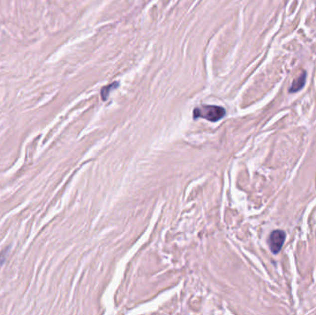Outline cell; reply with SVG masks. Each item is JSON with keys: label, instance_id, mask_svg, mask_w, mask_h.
I'll list each match as a JSON object with an SVG mask.
<instances>
[{"label": "cell", "instance_id": "obj_1", "mask_svg": "<svg viewBox=\"0 0 316 315\" xmlns=\"http://www.w3.org/2000/svg\"><path fill=\"white\" fill-rule=\"evenodd\" d=\"M225 114L226 110L223 107L217 106H202L197 107L193 110V118H202L212 122H216L223 119Z\"/></svg>", "mask_w": 316, "mask_h": 315}, {"label": "cell", "instance_id": "obj_4", "mask_svg": "<svg viewBox=\"0 0 316 315\" xmlns=\"http://www.w3.org/2000/svg\"><path fill=\"white\" fill-rule=\"evenodd\" d=\"M118 86H119V83H118V82H114V83L109 84V85H108L107 87H104V88L102 89V99H103V100H106V99H107L108 97V95H109L110 91H111L112 89L117 88Z\"/></svg>", "mask_w": 316, "mask_h": 315}, {"label": "cell", "instance_id": "obj_2", "mask_svg": "<svg viewBox=\"0 0 316 315\" xmlns=\"http://www.w3.org/2000/svg\"><path fill=\"white\" fill-rule=\"evenodd\" d=\"M285 240H286V234L283 230H279V229L274 230L272 233L270 234L268 239V244L271 252L275 254L280 252L282 246L284 244Z\"/></svg>", "mask_w": 316, "mask_h": 315}, {"label": "cell", "instance_id": "obj_3", "mask_svg": "<svg viewBox=\"0 0 316 315\" xmlns=\"http://www.w3.org/2000/svg\"><path fill=\"white\" fill-rule=\"evenodd\" d=\"M305 82H306V72L304 71L301 75L298 77L297 79H295L292 84L290 87L289 92L291 94H294V93H297L299 91H301L302 89L304 88V85H305Z\"/></svg>", "mask_w": 316, "mask_h": 315}]
</instances>
